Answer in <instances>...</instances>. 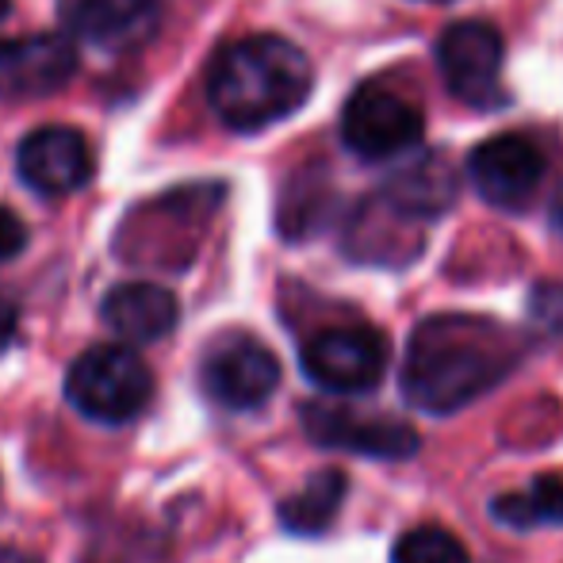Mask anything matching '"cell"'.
<instances>
[{
	"label": "cell",
	"instance_id": "6da1fadb",
	"mask_svg": "<svg viewBox=\"0 0 563 563\" xmlns=\"http://www.w3.org/2000/svg\"><path fill=\"white\" fill-rule=\"evenodd\" d=\"M521 341L495 319L430 314L410 334L402 356V399L430 415H452L487 395L514 372Z\"/></svg>",
	"mask_w": 563,
	"mask_h": 563
},
{
	"label": "cell",
	"instance_id": "7a4b0ae2",
	"mask_svg": "<svg viewBox=\"0 0 563 563\" xmlns=\"http://www.w3.org/2000/svg\"><path fill=\"white\" fill-rule=\"evenodd\" d=\"M314 89L307 54L284 35H245L216 58L208 100L230 131H265L296 115Z\"/></svg>",
	"mask_w": 563,
	"mask_h": 563
},
{
	"label": "cell",
	"instance_id": "3957f363",
	"mask_svg": "<svg viewBox=\"0 0 563 563\" xmlns=\"http://www.w3.org/2000/svg\"><path fill=\"white\" fill-rule=\"evenodd\" d=\"M66 399L89 422L126 426L154 399V376L131 345H92L69 364Z\"/></svg>",
	"mask_w": 563,
	"mask_h": 563
},
{
	"label": "cell",
	"instance_id": "277c9868",
	"mask_svg": "<svg viewBox=\"0 0 563 563\" xmlns=\"http://www.w3.org/2000/svg\"><path fill=\"white\" fill-rule=\"evenodd\" d=\"M422 108L379 81L361 85L341 108V142L364 162H387V157L407 154L410 146L422 142Z\"/></svg>",
	"mask_w": 563,
	"mask_h": 563
},
{
	"label": "cell",
	"instance_id": "5b68a950",
	"mask_svg": "<svg viewBox=\"0 0 563 563\" xmlns=\"http://www.w3.org/2000/svg\"><path fill=\"white\" fill-rule=\"evenodd\" d=\"M387 338L372 327H330L314 334L299 353L303 376L314 387L334 395H361L384 379L387 372Z\"/></svg>",
	"mask_w": 563,
	"mask_h": 563
},
{
	"label": "cell",
	"instance_id": "8992f818",
	"mask_svg": "<svg viewBox=\"0 0 563 563\" xmlns=\"http://www.w3.org/2000/svg\"><path fill=\"white\" fill-rule=\"evenodd\" d=\"M303 430L314 445L356 452L372 460H410L422 449L415 426L391 415H368V410L338 407V402H303Z\"/></svg>",
	"mask_w": 563,
	"mask_h": 563
},
{
	"label": "cell",
	"instance_id": "52a82bcc",
	"mask_svg": "<svg viewBox=\"0 0 563 563\" xmlns=\"http://www.w3.org/2000/svg\"><path fill=\"white\" fill-rule=\"evenodd\" d=\"M503 35L498 27L479 20L452 23L438 38V66L445 77V89L467 108L503 104Z\"/></svg>",
	"mask_w": 563,
	"mask_h": 563
},
{
	"label": "cell",
	"instance_id": "ba28073f",
	"mask_svg": "<svg viewBox=\"0 0 563 563\" xmlns=\"http://www.w3.org/2000/svg\"><path fill=\"white\" fill-rule=\"evenodd\" d=\"M200 384L216 407L223 410H257L280 387V361L257 338H223L208 349L200 364Z\"/></svg>",
	"mask_w": 563,
	"mask_h": 563
},
{
	"label": "cell",
	"instance_id": "9c48e42d",
	"mask_svg": "<svg viewBox=\"0 0 563 563\" xmlns=\"http://www.w3.org/2000/svg\"><path fill=\"white\" fill-rule=\"evenodd\" d=\"M467 177L490 208H526L541 188L544 157L526 134H490L467 154Z\"/></svg>",
	"mask_w": 563,
	"mask_h": 563
},
{
	"label": "cell",
	"instance_id": "30bf717a",
	"mask_svg": "<svg viewBox=\"0 0 563 563\" xmlns=\"http://www.w3.org/2000/svg\"><path fill=\"white\" fill-rule=\"evenodd\" d=\"M15 169H20L23 185L31 192L58 200V196H74L77 188L89 185L92 177V150L77 126H38L15 150Z\"/></svg>",
	"mask_w": 563,
	"mask_h": 563
},
{
	"label": "cell",
	"instance_id": "8fae6325",
	"mask_svg": "<svg viewBox=\"0 0 563 563\" xmlns=\"http://www.w3.org/2000/svg\"><path fill=\"white\" fill-rule=\"evenodd\" d=\"M77 74V46L66 35L38 31V35L0 38V97H51Z\"/></svg>",
	"mask_w": 563,
	"mask_h": 563
},
{
	"label": "cell",
	"instance_id": "7c38bea8",
	"mask_svg": "<svg viewBox=\"0 0 563 563\" xmlns=\"http://www.w3.org/2000/svg\"><path fill=\"white\" fill-rule=\"evenodd\" d=\"M100 314H104L108 330H115L126 345H150V341H162L177 330L180 303L162 284L126 280L108 291Z\"/></svg>",
	"mask_w": 563,
	"mask_h": 563
},
{
	"label": "cell",
	"instance_id": "4fadbf2b",
	"mask_svg": "<svg viewBox=\"0 0 563 563\" xmlns=\"http://www.w3.org/2000/svg\"><path fill=\"white\" fill-rule=\"evenodd\" d=\"M456 200V173L445 157L430 154L422 162L407 165L391 185L384 188V203L402 223H422V219L445 216Z\"/></svg>",
	"mask_w": 563,
	"mask_h": 563
},
{
	"label": "cell",
	"instance_id": "5bb4252c",
	"mask_svg": "<svg viewBox=\"0 0 563 563\" xmlns=\"http://www.w3.org/2000/svg\"><path fill=\"white\" fill-rule=\"evenodd\" d=\"M157 0H58L62 31L85 43H119L150 20Z\"/></svg>",
	"mask_w": 563,
	"mask_h": 563
},
{
	"label": "cell",
	"instance_id": "9a60e30c",
	"mask_svg": "<svg viewBox=\"0 0 563 563\" xmlns=\"http://www.w3.org/2000/svg\"><path fill=\"white\" fill-rule=\"evenodd\" d=\"M345 490H349V479L341 467H322L314 472L303 487L296 490L291 498L280 503V526L296 537H319L334 526L341 503H345Z\"/></svg>",
	"mask_w": 563,
	"mask_h": 563
},
{
	"label": "cell",
	"instance_id": "2e32d148",
	"mask_svg": "<svg viewBox=\"0 0 563 563\" xmlns=\"http://www.w3.org/2000/svg\"><path fill=\"white\" fill-rule=\"evenodd\" d=\"M490 518L506 529H537V526H563V479L541 475L529 483V490L498 495L490 503Z\"/></svg>",
	"mask_w": 563,
	"mask_h": 563
},
{
	"label": "cell",
	"instance_id": "e0dca14e",
	"mask_svg": "<svg viewBox=\"0 0 563 563\" xmlns=\"http://www.w3.org/2000/svg\"><path fill=\"white\" fill-rule=\"evenodd\" d=\"M391 563H472V560H467V549L449 529L422 526V529H410V533H402L399 541H395Z\"/></svg>",
	"mask_w": 563,
	"mask_h": 563
},
{
	"label": "cell",
	"instance_id": "ac0fdd59",
	"mask_svg": "<svg viewBox=\"0 0 563 563\" xmlns=\"http://www.w3.org/2000/svg\"><path fill=\"white\" fill-rule=\"evenodd\" d=\"M533 319L541 322V327L549 330H563V284H541V288L533 291Z\"/></svg>",
	"mask_w": 563,
	"mask_h": 563
},
{
	"label": "cell",
	"instance_id": "d6986e66",
	"mask_svg": "<svg viewBox=\"0 0 563 563\" xmlns=\"http://www.w3.org/2000/svg\"><path fill=\"white\" fill-rule=\"evenodd\" d=\"M27 250V223L12 208H0V261H12Z\"/></svg>",
	"mask_w": 563,
	"mask_h": 563
},
{
	"label": "cell",
	"instance_id": "ffe728a7",
	"mask_svg": "<svg viewBox=\"0 0 563 563\" xmlns=\"http://www.w3.org/2000/svg\"><path fill=\"white\" fill-rule=\"evenodd\" d=\"M15 330H20V307L0 296V356H4L8 345L15 341Z\"/></svg>",
	"mask_w": 563,
	"mask_h": 563
},
{
	"label": "cell",
	"instance_id": "44dd1931",
	"mask_svg": "<svg viewBox=\"0 0 563 563\" xmlns=\"http://www.w3.org/2000/svg\"><path fill=\"white\" fill-rule=\"evenodd\" d=\"M0 563H43V560L23 549H12V544H0Z\"/></svg>",
	"mask_w": 563,
	"mask_h": 563
},
{
	"label": "cell",
	"instance_id": "7402d4cb",
	"mask_svg": "<svg viewBox=\"0 0 563 563\" xmlns=\"http://www.w3.org/2000/svg\"><path fill=\"white\" fill-rule=\"evenodd\" d=\"M552 223H556V230H560V234H563V192H560L556 208H552Z\"/></svg>",
	"mask_w": 563,
	"mask_h": 563
},
{
	"label": "cell",
	"instance_id": "603a6c76",
	"mask_svg": "<svg viewBox=\"0 0 563 563\" xmlns=\"http://www.w3.org/2000/svg\"><path fill=\"white\" fill-rule=\"evenodd\" d=\"M8 12H12V0H0V20H4Z\"/></svg>",
	"mask_w": 563,
	"mask_h": 563
},
{
	"label": "cell",
	"instance_id": "cb8c5ba5",
	"mask_svg": "<svg viewBox=\"0 0 563 563\" xmlns=\"http://www.w3.org/2000/svg\"><path fill=\"white\" fill-rule=\"evenodd\" d=\"M438 4H441V0H438Z\"/></svg>",
	"mask_w": 563,
	"mask_h": 563
}]
</instances>
